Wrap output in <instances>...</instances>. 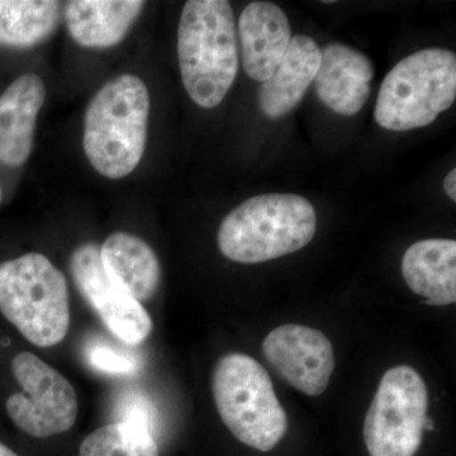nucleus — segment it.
I'll return each mask as SVG.
<instances>
[{
    "instance_id": "nucleus-6",
    "label": "nucleus",
    "mask_w": 456,
    "mask_h": 456,
    "mask_svg": "<svg viewBox=\"0 0 456 456\" xmlns=\"http://www.w3.org/2000/svg\"><path fill=\"white\" fill-rule=\"evenodd\" d=\"M456 99V57L445 49H426L407 56L380 86L375 121L389 131L431 125Z\"/></svg>"
},
{
    "instance_id": "nucleus-19",
    "label": "nucleus",
    "mask_w": 456,
    "mask_h": 456,
    "mask_svg": "<svg viewBox=\"0 0 456 456\" xmlns=\"http://www.w3.org/2000/svg\"><path fill=\"white\" fill-rule=\"evenodd\" d=\"M79 456H160V452L151 432L114 422L89 434Z\"/></svg>"
},
{
    "instance_id": "nucleus-5",
    "label": "nucleus",
    "mask_w": 456,
    "mask_h": 456,
    "mask_svg": "<svg viewBox=\"0 0 456 456\" xmlns=\"http://www.w3.org/2000/svg\"><path fill=\"white\" fill-rule=\"evenodd\" d=\"M212 391L222 421L245 445L270 452L287 434V413L268 371L251 356L233 353L218 360Z\"/></svg>"
},
{
    "instance_id": "nucleus-1",
    "label": "nucleus",
    "mask_w": 456,
    "mask_h": 456,
    "mask_svg": "<svg viewBox=\"0 0 456 456\" xmlns=\"http://www.w3.org/2000/svg\"><path fill=\"white\" fill-rule=\"evenodd\" d=\"M149 116V89L136 75H119L98 90L84 117L83 146L101 175L121 179L139 167Z\"/></svg>"
},
{
    "instance_id": "nucleus-21",
    "label": "nucleus",
    "mask_w": 456,
    "mask_h": 456,
    "mask_svg": "<svg viewBox=\"0 0 456 456\" xmlns=\"http://www.w3.org/2000/svg\"><path fill=\"white\" fill-rule=\"evenodd\" d=\"M86 356L93 368L107 374L130 375L139 368L137 360L134 356L119 353L108 345H92Z\"/></svg>"
},
{
    "instance_id": "nucleus-11",
    "label": "nucleus",
    "mask_w": 456,
    "mask_h": 456,
    "mask_svg": "<svg viewBox=\"0 0 456 456\" xmlns=\"http://www.w3.org/2000/svg\"><path fill=\"white\" fill-rule=\"evenodd\" d=\"M374 68L367 56L341 44L327 45L314 88L318 99L332 112L350 117L359 113L370 95Z\"/></svg>"
},
{
    "instance_id": "nucleus-10",
    "label": "nucleus",
    "mask_w": 456,
    "mask_h": 456,
    "mask_svg": "<svg viewBox=\"0 0 456 456\" xmlns=\"http://www.w3.org/2000/svg\"><path fill=\"white\" fill-rule=\"evenodd\" d=\"M264 356L297 391L320 395L335 370V353L323 332L303 325L279 326L264 338Z\"/></svg>"
},
{
    "instance_id": "nucleus-7",
    "label": "nucleus",
    "mask_w": 456,
    "mask_h": 456,
    "mask_svg": "<svg viewBox=\"0 0 456 456\" xmlns=\"http://www.w3.org/2000/svg\"><path fill=\"white\" fill-rule=\"evenodd\" d=\"M428 412V389L421 375L408 365L387 370L365 417L369 456H415Z\"/></svg>"
},
{
    "instance_id": "nucleus-22",
    "label": "nucleus",
    "mask_w": 456,
    "mask_h": 456,
    "mask_svg": "<svg viewBox=\"0 0 456 456\" xmlns=\"http://www.w3.org/2000/svg\"><path fill=\"white\" fill-rule=\"evenodd\" d=\"M444 191L452 198V202L456 200V170L452 169L444 180Z\"/></svg>"
},
{
    "instance_id": "nucleus-15",
    "label": "nucleus",
    "mask_w": 456,
    "mask_h": 456,
    "mask_svg": "<svg viewBox=\"0 0 456 456\" xmlns=\"http://www.w3.org/2000/svg\"><path fill=\"white\" fill-rule=\"evenodd\" d=\"M143 5L141 0H73L65 5V22L80 46L110 49L126 37Z\"/></svg>"
},
{
    "instance_id": "nucleus-18",
    "label": "nucleus",
    "mask_w": 456,
    "mask_h": 456,
    "mask_svg": "<svg viewBox=\"0 0 456 456\" xmlns=\"http://www.w3.org/2000/svg\"><path fill=\"white\" fill-rule=\"evenodd\" d=\"M61 16L53 0H0V45L28 49L50 37Z\"/></svg>"
},
{
    "instance_id": "nucleus-9",
    "label": "nucleus",
    "mask_w": 456,
    "mask_h": 456,
    "mask_svg": "<svg viewBox=\"0 0 456 456\" xmlns=\"http://www.w3.org/2000/svg\"><path fill=\"white\" fill-rule=\"evenodd\" d=\"M70 272L83 298L117 338L139 345L149 338L154 327L151 316L108 277L98 245L86 242L77 246L70 257Z\"/></svg>"
},
{
    "instance_id": "nucleus-14",
    "label": "nucleus",
    "mask_w": 456,
    "mask_h": 456,
    "mask_svg": "<svg viewBox=\"0 0 456 456\" xmlns=\"http://www.w3.org/2000/svg\"><path fill=\"white\" fill-rule=\"evenodd\" d=\"M320 62L316 42L308 36H294L275 73L261 84L257 101L264 116L278 119L292 112L316 77Z\"/></svg>"
},
{
    "instance_id": "nucleus-4",
    "label": "nucleus",
    "mask_w": 456,
    "mask_h": 456,
    "mask_svg": "<svg viewBox=\"0 0 456 456\" xmlns=\"http://www.w3.org/2000/svg\"><path fill=\"white\" fill-rule=\"evenodd\" d=\"M0 312L31 344L56 346L70 327V296L64 274L38 253L3 261Z\"/></svg>"
},
{
    "instance_id": "nucleus-23",
    "label": "nucleus",
    "mask_w": 456,
    "mask_h": 456,
    "mask_svg": "<svg viewBox=\"0 0 456 456\" xmlns=\"http://www.w3.org/2000/svg\"><path fill=\"white\" fill-rule=\"evenodd\" d=\"M0 456H18L13 450L9 449L7 445L0 443Z\"/></svg>"
},
{
    "instance_id": "nucleus-24",
    "label": "nucleus",
    "mask_w": 456,
    "mask_h": 456,
    "mask_svg": "<svg viewBox=\"0 0 456 456\" xmlns=\"http://www.w3.org/2000/svg\"><path fill=\"white\" fill-rule=\"evenodd\" d=\"M0 200H2V189H0Z\"/></svg>"
},
{
    "instance_id": "nucleus-3",
    "label": "nucleus",
    "mask_w": 456,
    "mask_h": 456,
    "mask_svg": "<svg viewBox=\"0 0 456 456\" xmlns=\"http://www.w3.org/2000/svg\"><path fill=\"white\" fill-rule=\"evenodd\" d=\"M316 230V211L305 198L264 194L228 213L218 230V248L235 263H265L301 250Z\"/></svg>"
},
{
    "instance_id": "nucleus-2",
    "label": "nucleus",
    "mask_w": 456,
    "mask_h": 456,
    "mask_svg": "<svg viewBox=\"0 0 456 456\" xmlns=\"http://www.w3.org/2000/svg\"><path fill=\"white\" fill-rule=\"evenodd\" d=\"M183 86L198 106L215 108L235 83L239 49L235 14L226 0H189L178 28Z\"/></svg>"
},
{
    "instance_id": "nucleus-16",
    "label": "nucleus",
    "mask_w": 456,
    "mask_h": 456,
    "mask_svg": "<svg viewBox=\"0 0 456 456\" xmlns=\"http://www.w3.org/2000/svg\"><path fill=\"white\" fill-rule=\"evenodd\" d=\"M402 275L428 305L456 302V242L454 240H422L407 248L402 259Z\"/></svg>"
},
{
    "instance_id": "nucleus-12",
    "label": "nucleus",
    "mask_w": 456,
    "mask_h": 456,
    "mask_svg": "<svg viewBox=\"0 0 456 456\" xmlns=\"http://www.w3.org/2000/svg\"><path fill=\"white\" fill-rule=\"evenodd\" d=\"M239 36L246 74L264 83L283 60L292 40V29L287 14L277 4L253 2L240 16Z\"/></svg>"
},
{
    "instance_id": "nucleus-17",
    "label": "nucleus",
    "mask_w": 456,
    "mask_h": 456,
    "mask_svg": "<svg viewBox=\"0 0 456 456\" xmlns=\"http://www.w3.org/2000/svg\"><path fill=\"white\" fill-rule=\"evenodd\" d=\"M101 260L108 277L137 302L149 301L158 292L160 263L151 246L141 237L112 233L102 246Z\"/></svg>"
},
{
    "instance_id": "nucleus-20",
    "label": "nucleus",
    "mask_w": 456,
    "mask_h": 456,
    "mask_svg": "<svg viewBox=\"0 0 456 456\" xmlns=\"http://www.w3.org/2000/svg\"><path fill=\"white\" fill-rule=\"evenodd\" d=\"M118 422L151 432L155 428L156 410L152 402L140 392L125 393L117 403Z\"/></svg>"
},
{
    "instance_id": "nucleus-8",
    "label": "nucleus",
    "mask_w": 456,
    "mask_h": 456,
    "mask_svg": "<svg viewBox=\"0 0 456 456\" xmlns=\"http://www.w3.org/2000/svg\"><path fill=\"white\" fill-rule=\"evenodd\" d=\"M12 371L22 392L7 399L5 410L20 431L36 439H49L73 428L79 404L64 375L27 351L12 360Z\"/></svg>"
},
{
    "instance_id": "nucleus-13",
    "label": "nucleus",
    "mask_w": 456,
    "mask_h": 456,
    "mask_svg": "<svg viewBox=\"0 0 456 456\" xmlns=\"http://www.w3.org/2000/svg\"><path fill=\"white\" fill-rule=\"evenodd\" d=\"M45 99L46 88L36 74L20 75L0 95V163L12 167L26 163Z\"/></svg>"
}]
</instances>
